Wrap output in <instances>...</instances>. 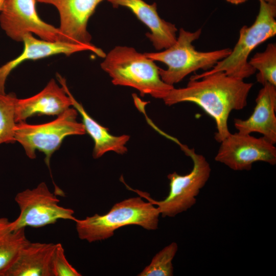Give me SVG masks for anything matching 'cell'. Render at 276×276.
Wrapping results in <instances>:
<instances>
[{"instance_id": "6da1fadb", "label": "cell", "mask_w": 276, "mask_h": 276, "mask_svg": "<svg viewBox=\"0 0 276 276\" xmlns=\"http://www.w3.org/2000/svg\"><path fill=\"white\" fill-rule=\"evenodd\" d=\"M252 86V83L219 72L197 80L190 79L185 87L173 88L163 100L168 106L181 102L197 105L215 120V139L220 143L231 133L227 125L230 113L247 105Z\"/></svg>"}, {"instance_id": "7a4b0ae2", "label": "cell", "mask_w": 276, "mask_h": 276, "mask_svg": "<svg viewBox=\"0 0 276 276\" xmlns=\"http://www.w3.org/2000/svg\"><path fill=\"white\" fill-rule=\"evenodd\" d=\"M100 65L114 85L134 88L142 96L163 99L174 87L162 80L159 67L153 60L132 47H114L106 54Z\"/></svg>"}, {"instance_id": "3957f363", "label": "cell", "mask_w": 276, "mask_h": 276, "mask_svg": "<svg viewBox=\"0 0 276 276\" xmlns=\"http://www.w3.org/2000/svg\"><path fill=\"white\" fill-rule=\"evenodd\" d=\"M160 213L156 207L141 197L119 202L104 215L97 214L84 219H77L76 228L79 239L93 242L110 238L117 229L136 225L148 230L158 227Z\"/></svg>"}, {"instance_id": "277c9868", "label": "cell", "mask_w": 276, "mask_h": 276, "mask_svg": "<svg viewBox=\"0 0 276 276\" xmlns=\"http://www.w3.org/2000/svg\"><path fill=\"white\" fill-rule=\"evenodd\" d=\"M259 1L260 9L256 20L250 26H244L240 29L238 40L231 53L209 71L195 74L190 79L197 80L222 72L228 76L244 80L256 72L248 62L249 55L259 44L276 34V5Z\"/></svg>"}, {"instance_id": "5b68a950", "label": "cell", "mask_w": 276, "mask_h": 276, "mask_svg": "<svg viewBox=\"0 0 276 276\" xmlns=\"http://www.w3.org/2000/svg\"><path fill=\"white\" fill-rule=\"evenodd\" d=\"M201 34L200 28L190 32L181 28L175 42L171 47L163 51L144 53L154 61L167 65L166 70L160 67L159 70L164 82L173 85L193 72L212 68L231 53L232 49L228 48L208 52L196 50L193 42L200 37Z\"/></svg>"}, {"instance_id": "8992f818", "label": "cell", "mask_w": 276, "mask_h": 276, "mask_svg": "<svg viewBox=\"0 0 276 276\" xmlns=\"http://www.w3.org/2000/svg\"><path fill=\"white\" fill-rule=\"evenodd\" d=\"M178 144L186 154L192 159L193 167L190 172L186 175H179L176 172L168 175L170 190L166 198L157 201L146 192L133 190L141 197L156 205L163 217H173L194 205L197 196L211 174L210 164L203 155L196 153L194 149H190L180 142Z\"/></svg>"}, {"instance_id": "52a82bcc", "label": "cell", "mask_w": 276, "mask_h": 276, "mask_svg": "<svg viewBox=\"0 0 276 276\" xmlns=\"http://www.w3.org/2000/svg\"><path fill=\"white\" fill-rule=\"evenodd\" d=\"M78 113L75 108H69L48 123L38 125L25 122L16 123L15 141L22 145L27 156L31 159L35 158L36 150L43 152L45 163L50 168L52 154L60 148L65 137L85 134L83 124L77 120Z\"/></svg>"}, {"instance_id": "ba28073f", "label": "cell", "mask_w": 276, "mask_h": 276, "mask_svg": "<svg viewBox=\"0 0 276 276\" xmlns=\"http://www.w3.org/2000/svg\"><path fill=\"white\" fill-rule=\"evenodd\" d=\"M14 200L20 210L17 218L11 221L14 230L29 226L35 228L55 223L59 219L75 222L74 211L59 205V199L42 182L36 187L18 193Z\"/></svg>"}, {"instance_id": "9c48e42d", "label": "cell", "mask_w": 276, "mask_h": 276, "mask_svg": "<svg viewBox=\"0 0 276 276\" xmlns=\"http://www.w3.org/2000/svg\"><path fill=\"white\" fill-rule=\"evenodd\" d=\"M36 2V0L5 1L1 11L0 25L6 35L18 42H22L26 34L31 33L47 41L71 42L59 28L40 18Z\"/></svg>"}, {"instance_id": "30bf717a", "label": "cell", "mask_w": 276, "mask_h": 276, "mask_svg": "<svg viewBox=\"0 0 276 276\" xmlns=\"http://www.w3.org/2000/svg\"><path fill=\"white\" fill-rule=\"evenodd\" d=\"M220 143L215 160L233 170L249 171L257 162L276 164V148L263 136L237 132L231 133Z\"/></svg>"}, {"instance_id": "8fae6325", "label": "cell", "mask_w": 276, "mask_h": 276, "mask_svg": "<svg viewBox=\"0 0 276 276\" xmlns=\"http://www.w3.org/2000/svg\"><path fill=\"white\" fill-rule=\"evenodd\" d=\"M104 0H36L50 4L57 10L60 17L59 29L72 43L91 47V36L87 31L88 20L98 5Z\"/></svg>"}, {"instance_id": "7c38bea8", "label": "cell", "mask_w": 276, "mask_h": 276, "mask_svg": "<svg viewBox=\"0 0 276 276\" xmlns=\"http://www.w3.org/2000/svg\"><path fill=\"white\" fill-rule=\"evenodd\" d=\"M22 42L24 44L22 53L15 59L0 67V94H6V81L12 71L25 61L38 60L58 54L70 56L74 53L85 51L93 52L102 58H104L106 55L102 49L96 46L91 47L65 41H50L38 39L34 37L31 33L26 34Z\"/></svg>"}, {"instance_id": "4fadbf2b", "label": "cell", "mask_w": 276, "mask_h": 276, "mask_svg": "<svg viewBox=\"0 0 276 276\" xmlns=\"http://www.w3.org/2000/svg\"><path fill=\"white\" fill-rule=\"evenodd\" d=\"M251 116L245 120L235 119L234 126L243 134L258 132L271 143H276V86L267 83L259 90Z\"/></svg>"}, {"instance_id": "5bb4252c", "label": "cell", "mask_w": 276, "mask_h": 276, "mask_svg": "<svg viewBox=\"0 0 276 276\" xmlns=\"http://www.w3.org/2000/svg\"><path fill=\"white\" fill-rule=\"evenodd\" d=\"M72 106L62 86L52 79L39 93L26 99H17L15 106L16 123L25 122L34 115L59 116Z\"/></svg>"}, {"instance_id": "9a60e30c", "label": "cell", "mask_w": 276, "mask_h": 276, "mask_svg": "<svg viewBox=\"0 0 276 276\" xmlns=\"http://www.w3.org/2000/svg\"><path fill=\"white\" fill-rule=\"evenodd\" d=\"M114 8L120 6L129 9L150 30L146 36L156 50L166 49L177 39V29L175 25L160 18L156 3L148 4L143 0H107Z\"/></svg>"}, {"instance_id": "2e32d148", "label": "cell", "mask_w": 276, "mask_h": 276, "mask_svg": "<svg viewBox=\"0 0 276 276\" xmlns=\"http://www.w3.org/2000/svg\"><path fill=\"white\" fill-rule=\"evenodd\" d=\"M57 78L70 98L72 106L81 116L82 124L86 132L94 142L93 152L94 158H98L109 151L120 154L125 153L127 151L126 144L129 141L130 136L126 134L119 136L111 134L108 129L102 126L91 118L82 104L74 98L67 86L65 79L58 74H57Z\"/></svg>"}, {"instance_id": "e0dca14e", "label": "cell", "mask_w": 276, "mask_h": 276, "mask_svg": "<svg viewBox=\"0 0 276 276\" xmlns=\"http://www.w3.org/2000/svg\"><path fill=\"white\" fill-rule=\"evenodd\" d=\"M55 245L30 241L2 276H51V262Z\"/></svg>"}, {"instance_id": "ac0fdd59", "label": "cell", "mask_w": 276, "mask_h": 276, "mask_svg": "<svg viewBox=\"0 0 276 276\" xmlns=\"http://www.w3.org/2000/svg\"><path fill=\"white\" fill-rule=\"evenodd\" d=\"M25 228L14 230L7 218H0V276L9 268L21 248L30 241Z\"/></svg>"}, {"instance_id": "d6986e66", "label": "cell", "mask_w": 276, "mask_h": 276, "mask_svg": "<svg viewBox=\"0 0 276 276\" xmlns=\"http://www.w3.org/2000/svg\"><path fill=\"white\" fill-rule=\"evenodd\" d=\"M256 70L257 81L262 84L268 83L276 86V44H267L262 52L256 53L248 61Z\"/></svg>"}, {"instance_id": "ffe728a7", "label": "cell", "mask_w": 276, "mask_h": 276, "mask_svg": "<svg viewBox=\"0 0 276 276\" xmlns=\"http://www.w3.org/2000/svg\"><path fill=\"white\" fill-rule=\"evenodd\" d=\"M17 99L13 93L0 94V145L15 142V106Z\"/></svg>"}, {"instance_id": "44dd1931", "label": "cell", "mask_w": 276, "mask_h": 276, "mask_svg": "<svg viewBox=\"0 0 276 276\" xmlns=\"http://www.w3.org/2000/svg\"><path fill=\"white\" fill-rule=\"evenodd\" d=\"M178 250L177 244L173 242L157 253L150 264L137 275L139 276H172V260Z\"/></svg>"}, {"instance_id": "7402d4cb", "label": "cell", "mask_w": 276, "mask_h": 276, "mask_svg": "<svg viewBox=\"0 0 276 276\" xmlns=\"http://www.w3.org/2000/svg\"><path fill=\"white\" fill-rule=\"evenodd\" d=\"M51 276L81 275L67 261L61 243L56 244L51 259Z\"/></svg>"}, {"instance_id": "603a6c76", "label": "cell", "mask_w": 276, "mask_h": 276, "mask_svg": "<svg viewBox=\"0 0 276 276\" xmlns=\"http://www.w3.org/2000/svg\"><path fill=\"white\" fill-rule=\"evenodd\" d=\"M226 1L233 4L238 5V4L244 3L247 0H226Z\"/></svg>"}, {"instance_id": "cb8c5ba5", "label": "cell", "mask_w": 276, "mask_h": 276, "mask_svg": "<svg viewBox=\"0 0 276 276\" xmlns=\"http://www.w3.org/2000/svg\"><path fill=\"white\" fill-rule=\"evenodd\" d=\"M264 1L269 4L276 5V0H264Z\"/></svg>"}, {"instance_id": "d4e9b609", "label": "cell", "mask_w": 276, "mask_h": 276, "mask_svg": "<svg viewBox=\"0 0 276 276\" xmlns=\"http://www.w3.org/2000/svg\"><path fill=\"white\" fill-rule=\"evenodd\" d=\"M6 0H0V12L2 11Z\"/></svg>"}]
</instances>
